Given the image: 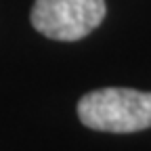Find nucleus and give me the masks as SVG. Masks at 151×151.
<instances>
[{
  "instance_id": "f257e3e1",
  "label": "nucleus",
  "mask_w": 151,
  "mask_h": 151,
  "mask_svg": "<svg viewBox=\"0 0 151 151\" xmlns=\"http://www.w3.org/2000/svg\"><path fill=\"white\" fill-rule=\"evenodd\" d=\"M78 118L101 132H139L151 128V92L99 88L80 99Z\"/></svg>"
},
{
  "instance_id": "f03ea898",
  "label": "nucleus",
  "mask_w": 151,
  "mask_h": 151,
  "mask_svg": "<svg viewBox=\"0 0 151 151\" xmlns=\"http://www.w3.org/2000/svg\"><path fill=\"white\" fill-rule=\"evenodd\" d=\"M105 13V0H36L29 19L50 40L76 42L97 29Z\"/></svg>"
}]
</instances>
